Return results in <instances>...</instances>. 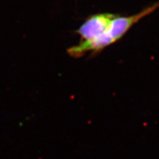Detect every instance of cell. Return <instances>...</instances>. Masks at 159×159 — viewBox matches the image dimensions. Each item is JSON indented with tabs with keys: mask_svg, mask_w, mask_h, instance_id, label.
Masks as SVG:
<instances>
[{
	"mask_svg": "<svg viewBox=\"0 0 159 159\" xmlns=\"http://www.w3.org/2000/svg\"><path fill=\"white\" fill-rule=\"evenodd\" d=\"M159 7V1L135 15L129 16H115L108 30L97 39L90 41H80L78 44L69 47L67 52L71 57L79 58L87 52L96 54L108 46L114 44L126 34L130 29L143 18L148 16Z\"/></svg>",
	"mask_w": 159,
	"mask_h": 159,
	"instance_id": "obj_1",
	"label": "cell"
},
{
	"mask_svg": "<svg viewBox=\"0 0 159 159\" xmlns=\"http://www.w3.org/2000/svg\"><path fill=\"white\" fill-rule=\"evenodd\" d=\"M115 16L112 13H104L89 16L76 31L80 37V41H92L104 34Z\"/></svg>",
	"mask_w": 159,
	"mask_h": 159,
	"instance_id": "obj_2",
	"label": "cell"
}]
</instances>
